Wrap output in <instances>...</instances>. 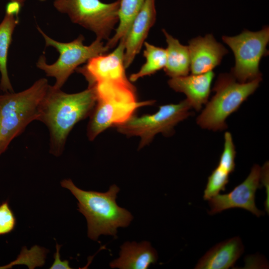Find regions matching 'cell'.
I'll return each mask as SVG.
<instances>
[{
    "mask_svg": "<svg viewBox=\"0 0 269 269\" xmlns=\"http://www.w3.org/2000/svg\"><path fill=\"white\" fill-rule=\"evenodd\" d=\"M21 5L10 1L6 6L4 17L0 23V89L5 92H14L7 69V59L12 35L18 23V14Z\"/></svg>",
    "mask_w": 269,
    "mask_h": 269,
    "instance_id": "cell-16",
    "label": "cell"
},
{
    "mask_svg": "<svg viewBox=\"0 0 269 269\" xmlns=\"http://www.w3.org/2000/svg\"><path fill=\"white\" fill-rule=\"evenodd\" d=\"M61 185L77 199L78 210L85 217L88 236L93 240H97L101 235L115 236L119 227L128 226L133 219L129 211L117 204L120 188L115 184L106 192L82 190L70 179L63 180Z\"/></svg>",
    "mask_w": 269,
    "mask_h": 269,
    "instance_id": "cell-2",
    "label": "cell"
},
{
    "mask_svg": "<svg viewBox=\"0 0 269 269\" xmlns=\"http://www.w3.org/2000/svg\"><path fill=\"white\" fill-rule=\"evenodd\" d=\"M262 80L242 83L231 73L220 74L213 88L215 94L197 118V124L203 129L215 132L226 129V119L255 92Z\"/></svg>",
    "mask_w": 269,
    "mask_h": 269,
    "instance_id": "cell-5",
    "label": "cell"
},
{
    "mask_svg": "<svg viewBox=\"0 0 269 269\" xmlns=\"http://www.w3.org/2000/svg\"><path fill=\"white\" fill-rule=\"evenodd\" d=\"M190 58V71L193 74L204 73L219 65L226 48L217 42L212 34L204 37L198 36L189 41L188 46Z\"/></svg>",
    "mask_w": 269,
    "mask_h": 269,
    "instance_id": "cell-12",
    "label": "cell"
},
{
    "mask_svg": "<svg viewBox=\"0 0 269 269\" xmlns=\"http://www.w3.org/2000/svg\"><path fill=\"white\" fill-rule=\"evenodd\" d=\"M214 77V73L210 71L200 74L171 78L168 84L175 91L184 94L191 108L199 111L208 101Z\"/></svg>",
    "mask_w": 269,
    "mask_h": 269,
    "instance_id": "cell-14",
    "label": "cell"
},
{
    "mask_svg": "<svg viewBox=\"0 0 269 269\" xmlns=\"http://www.w3.org/2000/svg\"><path fill=\"white\" fill-rule=\"evenodd\" d=\"M0 131H1V121H0Z\"/></svg>",
    "mask_w": 269,
    "mask_h": 269,
    "instance_id": "cell-24",
    "label": "cell"
},
{
    "mask_svg": "<svg viewBox=\"0 0 269 269\" xmlns=\"http://www.w3.org/2000/svg\"><path fill=\"white\" fill-rule=\"evenodd\" d=\"M60 245L56 244V252L54 254V261L50 268V269H71L67 260L62 261L60 258L59 250Z\"/></svg>",
    "mask_w": 269,
    "mask_h": 269,
    "instance_id": "cell-22",
    "label": "cell"
},
{
    "mask_svg": "<svg viewBox=\"0 0 269 269\" xmlns=\"http://www.w3.org/2000/svg\"><path fill=\"white\" fill-rule=\"evenodd\" d=\"M145 49L143 56L145 63L139 70L132 74L129 78L131 82H135L138 79L154 74L164 68L166 62V49L157 47L148 42H144Z\"/></svg>",
    "mask_w": 269,
    "mask_h": 269,
    "instance_id": "cell-20",
    "label": "cell"
},
{
    "mask_svg": "<svg viewBox=\"0 0 269 269\" xmlns=\"http://www.w3.org/2000/svg\"><path fill=\"white\" fill-rule=\"evenodd\" d=\"M96 100L93 86L73 94L49 86L38 121L48 129L51 154L57 156L62 154L70 132L77 123L90 116Z\"/></svg>",
    "mask_w": 269,
    "mask_h": 269,
    "instance_id": "cell-1",
    "label": "cell"
},
{
    "mask_svg": "<svg viewBox=\"0 0 269 269\" xmlns=\"http://www.w3.org/2000/svg\"><path fill=\"white\" fill-rule=\"evenodd\" d=\"M191 107L185 99L177 104L159 106L158 111L151 115L132 116L124 124L117 126L118 132L128 136H139L138 148L149 144L159 133L168 136L174 133V128L191 114Z\"/></svg>",
    "mask_w": 269,
    "mask_h": 269,
    "instance_id": "cell-7",
    "label": "cell"
},
{
    "mask_svg": "<svg viewBox=\"0 0 269 269\" xmlns=\"http://www.w3.org/2000/svg\"><path fill=\"white\" fill-rule=\"evenodd\" d=\"M155 0H145L125 38L124 65L129 67L141 50L156 19Z\"/></svg>",
    "mask_w": 269,
    "mask_h": 269,
    "instance_id": "cell-13",
    "label": "cell"
},
{
    "mask_svg": "<svg viewBox=\"0 0 269 269\" xmlns=\"http://www.w3.org/2000/svg\"><path fill=\"white\" fill-rule=\"evenodd\" d=\"M54 7L71 20L95 33L98 39H109L119 21V0L105 3L100 0H54Z\"/></svg>",
    "mask_w": 269,
    "mask_h": 269,
    "instance_id": "cell-8",
    "label": "cell"
},
{
    "mask_svg": "<svg viewBox=\"0 0 269 269\" xmlns=\"http://www.w3.org/2000/svg\"><path fill=\"white\" fill-rule=\"evenodd\" d=\"M16 225L14 215L7 201L0 205V235L12 231Z\"/></svg>",
    "mask_w": 269,
    "mask_h": 269,
    "instance_id": "cell-21",
    "label": "cell"
},
{
    "mask_svg": "<svg viewBox=\"0 0 269 269\" xmlns=\"http://www.w3.org/2000/svg\"><path fill=\"white\" fill-rule=\"evenodd\" d=\"M120 257L110 264L111 268L147 269L158 259L156 250L147 241L127 242L121 247Z\"/></svg>",
    "mask_w": 269,
    "mask_h": 269,
    "instance_id": "cell-17",
    "label": "cell"
},
{
    "mask_svg": "<svg viewBox=\"0 0 269 269\" xmlns=\"http://www.w3.org/2000/svg\"><path fill=\"white\" fill-rule=\"evenodd\" d=\"M37 28L43 36L46 46L53 47L59 53L57 60L52 64L47 63L44 55L39 57L36 63L37 67L43 70L47 76L56 79L53 85L56 88L61 89L79 65L108 51L102 40L97 38L88 46L83 44L84 38L82 35L72 41L61 42L49 37L39 26Z\"/></svg>",
    "mask_w": 269,
    "mask_h": 269,
    "instance_id": "cell-6",
    "label": "cell"
},
{
    "mask_svg": "<svg viewBox=\"0 0 269 269\" xmlns=\"http://www.w3.org/2000/svg\"><path fill=\"white\" fill-rule=\"evenodd\" d=\"M162 31L167 44L166 62L164 68L166 74L170 78L188 75L190 71V58L188 46L181 44L165 29Z\"/></svg>",
    "mask_w": 269,
    "mask_h": 269,
    "instance_id": "cell-18",
    "label": "cell"
},
{
    "mask_svg": "<svg viewBox=\"0 0 269 269\" xmlns=\"http://www.w3.org/2000/svg\"><path fill=\"white\" fill-rule=\"evenodd\" d=\"M125 38L109 54H102L90 59L83 67L77 68L89 86L100 83H110L125 86L133 85L128 79L124 65Z\"/></svg>",
    "mask_w": 269,
    "mask_h": 269,
    "instance_id": "cell-10",
    "label": "cell"
},
{
    "mask_svg": "<svg viewBox=\"0 0 269 269\" xmlns=\"http://www.w3.org/2000/svg\"><path fill=\"white\" fill-rule=\"evenodd\" d=\"M49 86L46 78H41L24 91L0 95V155L28 124L38 120Z\"/></svg>",
    "mask_w": 269,
    "mask_h": 269,
    "instance_id": "cell-4",
    "label": "cell"
},
{
    "mask_svg": "<svg viewBox=\"0 0 269 269\" xmlns=\"http://www.w3.org/2000/svg\"><path fill=\"white\" fill-rule=\"evenodd\" d=\"M222 40L234 53L235 64L231 74L238 82L262 78L259 65L262 58L268 54L269 26L256 32L245 30L235 36H223Z\"/></svg>",
    "mask_w": 269,
    "mask_h": 269,
    "instance_id": "cell-9",
    "label": "cell"
},
{
    "mask_svg": "<svg viewBox=\"0 0 269 269\" xmlns=\"http://www.w3.org/2000/svg\"><path fill=\"white\" fill-rule=\"evenodd\" d=\"M261 167L254 164L247 177L231 192L218 194L209 199L210 210L208 213L214 215L233 208L245 209L254 215L260 217L265 213L256 205L257 190L261 187Z\"/></svg>",
    "mask_w": 269,
    "mask_h": 269,
    "instance_id": "cell-11",
    "label": "cell"
},
{
    "mask_svg": "<svg viewBox=\"0 0 269 269\" xmlns=\"http://www.w3.org/2000/svg\"><path fill=\"white\" fill-rule=\"evenodd\" d=\"M145 0H119V25L115 34L108 39L105 46L109 50L126 36L131 25Z\"/></svg>",
    "mask_w": 269,
    "mask_h": 269,
    "instance_id": "cell-19",
    "label": "cell"
},
{
    "mask_svg": "<svg viewBox=\"0 0 269 269\" xmlns=\"http://www.w3.org/2000/svg\"><path fill=\"white\" fill-rule=\"evenodd\" d=\"M10 1L18 2L22 6L26 0H10Z\"/></svg>",
    "mask_w": 269,
    "mask_h": 269,
    "instance_id": "cell-23",
    "label": "cell"
},
{
    "mask_svg": "<svg viewBox=\"0 0 269 269\" xmlns=\"http://www.w3.org/2000/svg\"><path fill=\"white\" fill-rule=\"evenodd\" d=\"M241 238L234 237L208 250L199 260L196 269H228L232 267L244 253Z\"/></svg>",
    "mask_w": 269,
    "mask_h": 269,
    "instance_id": "cell-15",
    "label": "cell"
},
{
    "mask_svg": "<svg viewBox=\"0 0 269 269\" xmlns=\"http://www.w3.org/2000/svg\"><path fill=\"white\" fill-rule=\"evenodd\" d=\"M92 86L95 89L97 100L87 129L90 140H93L106 129L124 124L138 108L152 105L155 102L154 100L137 101L134 85L100 83Z\"/></svg>",
    "mask_w": 269,
    "mask_h": 269,
    "instance_id": "cell-3",
    "label": "cell"
}]
</instances>
